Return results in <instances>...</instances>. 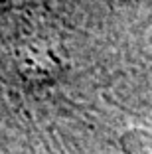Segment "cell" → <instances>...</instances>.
<instances>
[{
	"instance_id": "obj_1",
	"label": "cell",
	"mask_w": 152,
	"mask_h": 154,
	"mask_svg": "<svg viewBox=\"0 0 152 154\" xmlns=\"http://www.w3.org/2000/svg\"><path fill=\"white\" fill-rule=\"evenodd\" d=\"M121 146L126 154H152V132L146 128H130L121 136Z\"/></svg>"
}]
</instances>
